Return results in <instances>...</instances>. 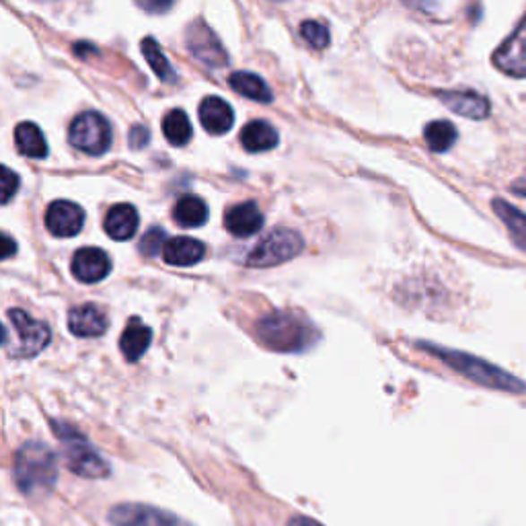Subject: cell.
<instances>
[{
    "label": "cell",
    "instance_id": "cell-1",
    "mask_svg": "<svg viewBox=\"0 0 526 526\" xmlns=\"http://www.w3.org/2000/svg\"><path fill=\"white\" fill-rule=\"evenodd\" d=\"M13 477L27 497H44L58 481V457L44 442H25L15 453Z\"/></svg>",
    "mask_w": 526,
    "mask_h": 526
},
{
    "label": "cell",
    "instance_id": "cell-2",
    "mask_svg": "<svg viewBox=\"0 0 526 526\" xmlns=\"http://www.w3.org/2000/svg\"><path fill=\"white\" fill-rule=\"evenodd\" d=\"M419 348L426 349V352H430L432 356L440 358L446 366L457 370V373L462 376L471 378V381L477 384H483V387L514 392V395L526 391V384L521 381V378H516L514 375L506 373V370L494 366V364L481 360V358H475L465 352H457V349L432 346V343H419Z\"/></svg>",
    "mask_w": 526,
    "mask_h": 526
},
{
    "label": "cell",
    "instance_id": "cell-3",
    "mask_svg": "<svg viewBox=\"0 0 526 526\" xmlns=\"http://www.w3.org/2000/svg\"><path fill=\"white\" fill-rule=\"evenodd\" d=\"M52 340L50 327L21 308H9L3 327V346L11 358H33Z\"/></svg>",
    "mask_w": 526,
    "mask_h": 526
},
{
    "label": "cell",
    "instance_id": "cell-4",
    "mask_svg": "<svg viewBox=\"0 0 526 526\" xmlns=\"http://www.w3.org/2000/svg\"><path fill=\"white\" fill-rule=\"evenodd\" d=\"M257 335L276 352H300L313 343V327L292 313H270L257 321Z\"/></svg>",
    "mask_w": 526,
    "mask_h": 526
},
{
    "label": "cell",
    "instance_id": "cell-5",
    "mask_svg": "<svg viewBox=\"0 0 526 526\" xmlns=\"http://www.w3.org/2000/svg\"><path fill=\"white\" fill-rule=\"evenodd\" d=\"M52 427L62 444L66 467L74 475L85 477V479H103L111 473L109 462L95 451V446L79 430L65 422H52Z\"/></svg>",
    "mask_w": 526,
    "mask_h": 526
},
{
    "label": "cell",
    "instance_id": "cell-6",
    "mask_svg": "<svg viewBox=\"0 0 526 526\" xmlns=\"http://www.w3.org/2000/svg\"><path fill=\"white\" fill-rule=\"evenodd\" d=\"M305 247L303 237L292 229H276L270 235H265L249 255L245 257V263L249 268H272L280 265L289 259L297 257Z\"/></svg>",
    "mask_w": 526,
    "mask_h": 526
},
{
    "label": "cell",
    "instance_id": "cell-7",
    "mask_svg": "<svg viewBox=\"0 0 526 526\" xmlns=\"http://www.w3.org/2000/svg\"><path fill=\"white\" fill-rule=\"evenodd\" d=\"M111 125L108 119L95 111H85V114L76 116L70 122L68 140L76 151L91 154V157H99L105 154L111 146Z\"/></svg>",
    "mask_w": 526,
    "mask_h": 526
},
{
    "label": "cell",
    "instance_id": "cell-8",
    "mask_svg": "<svg viewBox=\"0 0 526 526\" xmlns=\"http://www.w3.org/2000/svg\"><path fill=\"white\" fill-rule=\"evenodd\" d=\"M111 526H194L175 512L149 506V504H119L109 510Z\"/></svg>",
    "mask_w": 526,
    "mask_h": 526
},
{
    "label": "cell",
    "instance_id": "cell-9",
    "mask_svg": "<svg viewBox=\"0 0 526 526\" xmlns=\"http://www.w3.org/2000/svg\"><path fill=\"white\" fill-rule=\"evenodd\" d=\"M185 41L194 58H198L208 68H224L229 65V54L224 52L220 39L204 21L198 19L187 27Z\"/></svg>",
    "mask_w": 526,
    "mask_h": 526
},
{
    "label": "cell",
    "instance_id": "cell-10",
    "mask_svg": "<svg viewBox=\"0 0 526 526\" xmlns=\"http://www.w3.org/2000/svg\"><path fill=\"white\" fill-rule=\"evenodd\" d=\"M494 65L504 74L514 79H526V17L516 27L514 33L497 47L494 54Z\"/></svg>",
    "mask_w": 526,
    "mask_h": 526
},
{
    "label": "cell",
    "instance_id": "cell-11",
    "mask_svg": "<svg viewBox=\"0 0 526 526\" xmlns=\"http://www.w3.org/2000/svg\"><path fill=\"white\" fill-rule=\"evenodd\" d=\"M85 224V212L79 204L68 200H56L46 210V229L54 237H76Z\"/></svg>",
    "mask_w": 526,
    "mask_h": 526
},
{
    "label": "cell",
    "instance_id": "cell-12",
    "mask_svg": "<svg viewBox=\"0 0 526 526\" xmlns=\"http://www.w3.org/2000/svg\"><path fill=\"white\" fill-rule=\"evenodd\" d=\"M70 270L79 282L97 284L111 273V259L99 247H82L74 254Z\"/></svg>",
    "mask_w": 526,
    "mask_h": 526
},
{
    "label": "cell",
    "instance_id": "cell-13",
    "mask_svg": "<svg viewBox=\"0 0 526 526\" xmlns=\"http://www.w3.org/2000/svg\"><path fill=\"white\" fill-rule=\"evenodd\" d=\"M438 97L448 109L462 117L486 119L492 109L487 97L475 93V91H440Z\"/></svg>",
    "mask_w": 526,
    "mask_h": 526
},
{
    "label": "cell",
    "instance_id": "cell-14",
    "mask_svg": "<svg viewBox=\"0 0 526 526\" xmlns=\"http://www.w3.org/2000/svg\"><path fill=\"white\" fill-rule=\"evenodd\" d=\"M108 315L97 305L74 306L68 315V327L76 338H99L108 332Z\"/></svg>",
    "mask_w": 526,
    "mask_h": 526
},
{
    "label": "cell",
    "instance_id": "cell-15",
    "mask_svg": "<svg viewBox=\"0 0 526 526\" xmlns=\"http://www.w3.org/2000/svg\"><path fill=\"white\" fill-rule=\"evenodd\" d=\"M224 227L233 237L247 238L255 235L263 227V214L255 202H243L233 206L224 216Z\"/></svg>",
    "mask_w": 526,
    "mask_h": 526
},
{
    "label": "cell",
    "instance_id": "cell-16",
    "mask_svg": "<svg viewBox=\"0 0 526 526\" xmlns=\"http://www.w3.org/2000/svg\"><path fill=\"white\" fill-rule=\"evenodd\" d=\"M200 122L210 134H216V136L227 134L235 124L233 108H230L224 99H220V97L210 95L200 103Z\"/></svg>",
    "mask_w": 526,
    "mask_h": 526
},
{
    "label": "cell",
    "instance_id": "cell-17",
    "mask_svg": "<svg viewBox=\"0 0 526 526\" xmlns=\"http://www.w3.org/2000/svg\"><path fill=\"white\" fill-rule=\"evenodd\" d=\"M163 257L169 265L189 268V265L200 263L206 257V247L204 243L195 241L192 237H173L165 245Z\"/></svg>",
    "mask_w": 526,
    "mask_h": 526
},
{
    "label": "cell",
    "instance_id": "cell-18",
    "mask_svg": "<svg viewBox=\"0 0 526 526\" xmlns=\"http://www.w3.org/2000/svg\"><path fill=\"white\" fill-rule=\"evenodd\" d=\"M138 224L140 219L134 206L117 204L109 210L108 216H105L103 229L108 237L114 238V241H128V238L136 235Z\"/></svg>",
    "mask_w": 526,
    "mask_h": 526
},
{
    "label": "cell",
    "instance_id": "cell-19",
    "mask_svg": "<svg viewBox=\"0 0 526 526\" xmlns=\"http://www.w3.org/2000/svg\"><path fill=\"white\" fill-rule=\"evenodd\" d=\"M152 332L151 327H146L140 319H132L125 325L122 338H119V348L128 362H138L140 358L146 354V349L151 348Z\"/></svg>",
    "mask_w": 526,
    "mask_h": 526
},
{
    "label": "cell",
    "instance_id": "cell-20",
    "mask_svg": "<svg viewBox=\"0 0 526 526\" xmlns=\"http://www.w3.org/2000/svg\"><path fill=\"white\" fill-rule=\"evenodd\" d=\"M278 142L280 136L276 128L268 122H262V119L249 122L241 132V144L247 152H268L272 149H276Z\"/></svg>",
    "mask_w": 526,
    "mask_h": 526
},
{
    "label": "cell",
    "instance_id": "cell-21",
    "mask_svg": "<svg viewBox=\"0 0 526 526\" xmlns=\"http://www.w3.org/2000/svg\"><path fill=\"white\" fill-rule=\"evenodd\" d=\"M15 142H17L19 152L30 159H46L47 152H50L44 132H41L39 125L33 122H23L17 125Z\"/></svg>",
    "mask_w": 526,
    "mask_h": 526
},
{
    "label": "cell",
    "instance_id": "cell-22",
    "mask_svg": "<svg viewBox=\"0 0 526 526\" xmlns=\"http://www.w3.org/2000/svg\"><path fill=\"white\" fill-rule=\"evenodd\" d=\"M208 204L198 195H184L177 200V204L173 208V219L179 227L185 229H198L204 227L208 222Z\"/></svg>",
    "mask_w": 526,
    "mask_h": 526
},
{
    "label": "cell",
    "instance_id": "cell-23",
    "mask_svg": "<svg viewBox=\"0 0 526 526\" xmlns=\"http://www.w3.org/2000/svg\"><path fill=\"white\" fill-rule=\"evenodd\" d=\"M492 206L494 212L500 216V220L508 227V233L516 247L522 249L526 254V214L502 198H496L492 202Z\"/></svg>",
    "mask_w": 526,
    "mask_h": 526
},
{
    "label": "cell",
    "instance_id": "cell-24",
    "mask_svg": "<svg viewBox=\"0 0 526 526\" xmlns=\"http://www.w3.org/2000/svg\"><path fill=\"white\" fill-rule=\"evenodd\" d=\"M229 85L230 89L237 91L238 95L249 97V99H254L257 103H272V89L265 85L262 76H257L254 73H245V70H241V73L230 74Z\"/></svg>",
    "mask_w": 526,
    "mask_h": 526
},
{
    "label": "cell",
    "instance_id": "cell-25",
    "mask_svg": "<svg viewBox=\"0 0 526 526\" xmlns=\"http://www.w3.org/2000/svg\"><path fill=\"white\" fill-rule=\"evenodd\" d=\"M163 134L173 146H185L192 140L194 128L184 109H171L163 117Z\"/></svg>",
    "mask_w": 526,
    "mask_h": 526
},
{
    "label": "cell",
    "instance_id": "cell-26",
    "mask_svg": "<svg viewBox=\"0 0 526 526\" xmlns=\"http://www.w3.org/2000/svg\"><path fill=\"white\" fill-rule=\"evenodd\" d=\"M457 128L446 119H436V122H430L424 130V138L430 151L434 152H446L453 149V144L457 142Z\"/></svg>",
    "mask_w": 526,
    "mask_h": 526
},
{
    "label": "cell",
    "instance_id": "cell-27",
    "mask_svg": "<svg viewBox=\"0 0 526 526\" xmlns=\"http://www.w3.org/2000/svg\"><path fill=\"white\" fill-rule=\"evenodd\" d=\"M140 47H142V54L146 62H149V66L152 68V73L157 74L160 81L163 82L177 81V74H175V70L169 65V60H167V56L160 52V46L157 44V41H154L152 38H144Z\"/></svg>",
    "mask_w": 526,
    "mask_h": 526
},
{
    "label": "cell",
    "instance_id": "cell-28",
    "mask_svg": "<svg viewBox=\"0 0 526 526\" xmlns=\"http://www.w3.org/2000/svg\"><path fill=\"white\" fill-rule=\"evenodd\" d=\"M300 35H303V39L308 46H313L315 50H325L329 46V39H332L329 38V30L321 21H305L300 25Z\"/></svg>",
    "mask_w": 526,
    "mask_h": 526
},
{
    "label": "cell",
    "instance_id": "cell-29",
    "mask_svg": "<svg viewBox=\"0 0 526 526\" xmlns=\"http://www.w3.org/2000/svg\"><path fill=\"white\" fill-rule=\"evenodd\" d=\"M165 245H167V235H165V230H163V229H159V227H154V229H151L149 233H146V235L142 237V241H140L138 247H140V254H142V255H146V257H154V255L163 254Z\"/></svg>",
    "mask_w": 526,
    "mask_h": 526
},
{
    "label": "cell",
    "instance_id": "cell-30",
    "mask_svg": "<svg viewBox=\"0 0 526 526\" xmlns=\"http://www.w3.org/2000/svg\"><path fill=\"white\" fill-rule=\"evenodd\" d=\"M19 185H21L19 175L13 173L9 167H3V204H9L13 195L17 194Z\"/></svg>",
    "mask_w": 526,
    "mask_h": 526
},
{
    "label": "cell",
    "instance_id": "cell-31",
    "mask_svg": "<svg viewBox=\"0 0 526 526\" xmlns=\"http://www.w3.org/2000/svg\"><path fill=\"white\" fill-rule=\"evenodd\" d=\"M151 134L149 130L144 128V125H134V128L130 130V146L132 149H144L146 144H149Z\"/></svg>",
    "mask_w": 526,
    "mask_h": 526
},
{
    "label": "cell",
    "instance_id": "cell-32",
    "mask_svg": "<svg viewBox=\"0 0 526 526\" xmlns=\"http://www.w3.org/2000/svg\"><path fill=\"white\" fill-rule=\"evenodd\" d=\"M286 526H323V524L313 521V518H308V516H292Z\"/></svg>",
    "mask_w": 526,
    "mask_h": 526
},
{
    "label": "cell",
    "instance_id": "cell-33",
    "mask_svg": "<svg viewBox=\"0 0 526 526\" xmlns=\"http://www.w3.org/2000/svg\"><path fill=\"white\" fill-rule=\"evenodd\" d=\"M3 241H4V254H3V257L9 259L17 251V245H15V241H13V238L9 235H6V233L3 235Z\"/></svg>",
    "mask_w": 526,
    "mask_h": 526
},
{
    "label": "cell",
    "instance_id": "cell-34",
    "mask_svg": "<svg viewBox=\"0 0 526 526\" xmlns=\"http://www.w3.org/2000/svg\"><path fill=\"white\" fill-rule=\"evenodd\" d=\"M512 192L518 194V195H522V198H526V177L514 181V184H512Z\"/></svg>",
    "mask_w": 526,
    "mask_h": 526
}]
</instances>
